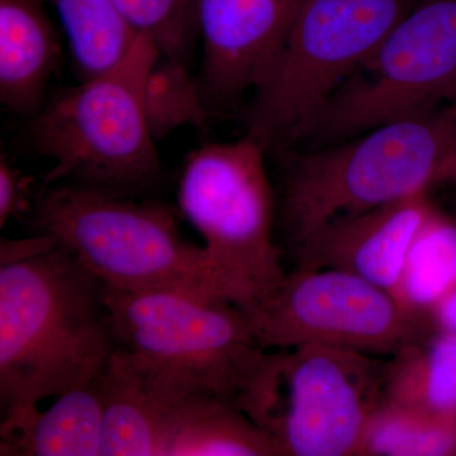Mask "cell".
<instances>
[{"label": "cell", "mask_w": 456, "mask_h": 456, "mask_svg": "<svg viewBox=\"0 0 456 456\" xmlns=\"http://www.w3.org/2000/svg\"><path fill=\"white\" fill-rule=\"evenodd\" d=\"M116 350L107 287L70 251L0 265V436L97 377Z\"/></svg>", "instance_id": "1"}, {"label": "cell", "mask_w": 456, "mask_h": 456, "mask_svg": "<svg viewBox=\"0 0 456 456\" xmlns=\"http://www.w3.org/2000/svg\"><path fill=\"white\" fill-rule=\"evenodd\" d=\"M455 134L456 107L450 102L350 140L273 156L283 259L327 228L428 191L440 182Z\"/></svg>", "instance_id": "2"}, {"label": "cell", "mask_w": 456, "mask_h": 456, "mask_svg": "<svg viewBox=\"0 0 456 456\" xmlns=\"http://www.w3.org/2000/svg\"><path fill=\"white\" fill-rule=\"evenodd\" d=\"M117 350L150 373L242 411L266 431L279 350L261 346L244 312L222 297L108 289Z\"/></svg>", "instance_id": "3"}, {"label": "cell", "mask_w": 456, "mask_h": 456, "mask_svg": "<svg viewBox=\"0 0 456 456\" xmlns=\"http://www.w3.org/2000/svg\"><path fill=\"white\" fill-rule=\"evenodd\" d=\"M160 50L141 33L121 64L66 89L35 114L29 141L53 161L42 187L70 184L139 198L160 184L163 165L146 108Z\"/></svg>", "instance_id": "4"}, {"label": "cell", "mask_w": 456, "mask_h": 456, "mask_svg": "<svg viewBox=\"0 0 456 456\" xmlns=\"http://www.w3.org/2000/svg\"><path fill=\"white\" fill-rule=\"evenodd\" d=\"M108 289L182 290L233 302L203 246L188 242L175 216L154 200L57 184L41 187L28 216Z\"/></svg>", "instance_id": "5"}, {"label": "cell", "mask_w": 456, "mask_h": 456, "mask_svg": "<svg viewBox=\"0 0 456 456\" xmlns=\"http://www.w3.org/2000/svg\"><path fill=\"white\" fill-rule=\"evenodd\" d=\"M410 11L408 0H299L254 90L246 134L266 156L294 149L336 89Z\"/></svg>", "instance_id": "6"}, {"label": "cell", "mask_w": 456, "mask_h": 456, "mask_svg": "<svg viewBox=\"0 0 456 456\" xmlns=\"http://www.w3.org/2000/svg\"><path fill=\"white\" fill-rule=\"evenodd\" d=\"M263 147L248 134L188 156L178 204L203 239L233 303L246 308L272 293L287 270L277 241V198Z\"/></svg>", "instance_id": "7"}, {"label": "cell", "mask_w": 456, "mask_h": 456, "mask_svg": "<svg viewBox=\"0 0 456 456\" xmlns=\"http://www.w3.org/2000/svg\"><path fill=\"white\" fill-rule=\"evenodd\" d=\"M455 90L456 0H428L354 69L292 150L332 145L430 112Z\"/></svg>", "instance_id": "8"}, {"label": "cell", "mask_w": 456, "mask_h": 456, "mask_svg": "<svg viewBox=\"0 0 456 456\" xmlns=\"http://www.w3.org/2000/svg\"><path fill=\"white\" fill-rule=\"evenodd\" d=\"M241 311L268 350L322 344L391 358L435 334L392 293L336 269L287 272L272 293Z\"/></svg>", "instance_id": "9"}, {"label": "cell", "mask_w": 456, "mask_h": 456, "mask_svg": "<svg viewBox=\"0 0 456 456\" xmlns=\"http://www.w3.org/2000/svg\"><path fill=\"white\" fill-rule=\"evenodd\" d=\"M386 368L379 356L332 345L279 350L266 426L279 456L359 455L384 398Z\"/></svg>", "instance_id": "10"}, {"label": "cell", "mask_w": 456, "mask_h": 456, "mask_svg": "<svg viewBox=\"0 0 456 456\" xmlns=\"http://www.w3.org/2000/svg\"><path fill=\"white\" fill-rule=\"evenodd\" d=\"M299 0H196L202 38L197 80L207 110H224L259 86Z\"/></svg>", "instance_id": "11"}, {"label": "cell", "mask_w": 456, "mask_h": 456, "mask_svg": "<svg viewBox=\"0 0 456 456\" xmlns=\"http://www.w3.org/2000/svg\"><path fill=\"white\" fill-rule=\"evenodd\" d=\"M428 191L327 228L293 255V269H336L395 294L408 250L435 211Z\"/></svg>", "instance_id": "12"}, {"label": "cell", "mask_w": 456, "mask_h": 456, "mask_svg": "<svg viewBox=\"0 0 456 456\" xmlns=\"http://www.w3.org/2000/svg\"><path fill=\"white\" fill-rule=\"evenodd\" d=\"M104 388L102 456H167L183 419L211 399L147 373L117 350L104 369Z\"/></svg>", "instance_id": "13"}, {"label": "cell", "mask_w": 456, "mask_h": 456, "mask_svg": "<svg viewBox=\"0 0 456 456\" xmlns=\"http://www.w3.org/2000/svg\"><path fill=\"white\" fill-rule=\"evenodd\" d=\"M60 57L55 27L37 0H0V102L35 116Z\"/></svg>", "instance_id": "14"}, {"label": "cell", "mask_w": 456, "mask_h": 456, "mask_svg": "<svg viewBox=\"0 0 456 456\" xmlns=\"http://www.w3.org/2000/svg\"><path fill=\"white\" fill-rule=\"evenodd\" d=\"M104 369L89 382L57 395L46 411L38 410L17 430L2 436L0 455L102 456Z\"/></svg>", "instance_id": "15"}, {"label": "cell", "mask_w": 456, "mask_h": 456, "mask_svg": "<svg viewBox=\"0 0 456 456\" xmlns=\"http://www.w3.org/2000/svg\"><path fill=\"white\" fill-rule=\"evenodd\" d=\"M68 37L75 75L80 83L121 64L140 32L113 0H51Z\"/></svg>", "instance_id": "16"}, {"label": "cell", "mask_w": 456, "mask_h": 456, "mask_svg": "<svg viewBox=\"0 0 456 456\" xmlns=\"http://www.w3.org/2000/svg\"><path fill=\"white\" fill-rule=\"evenodd\" d=\"M383 399L431 412H456V334L435 332L391 356Z\"/></svg>", "instance_id": "17"}, {"label": "cell", "mask_w": 456, "mask_h": 456, "mask_svg": "<svg viewBox=\"0 0 456 456\" xmlns=\"http://www.w3.org/2000/svg\"><path fill=\"white\" fill-rule=\"evenodd\" d=\"M167 456H279L268 431L230 404L207 399L183 419Z\"/></svg>", "instance_id": "18"}, {"label": "cell", "mask_w": 456, "mask_h": 456, "mask_svg": "<svg viewBox=\"0 0 456 456\" xmlns=\"http://www.w3.org/2000/svg\"><path fill=\"white\" fill-rule=\"evenodd\" d=\"M455 283L456 222L435 209L413 239L393 296L428 321V312Z\"/></svg>", "instance_id": "19"}, {"label": "cell", "mask_w": 456, "mask_h": 456, "mask_svg": "<svg viewBox=\"0 0 456 456\" xmlns=\"http://www.w3.org/2000/svg\"><path fill=\"white\" fill-rule=\"evenodd\" d=\"M359 455L456 456V412H431L383 399Z\"/></svg>", "instance_id": "20"}, {"label": "cell", "mask_w": 456, "mask_h": 456, "mask_svg": "<svg viewBox=\"0 0 456 456\" xmlns=\"http://www.w3.org/2000/svg\"><path fill=\"white\" fill-rule=\"evenodd\" d=\"M137 32L149 36L163 59L188 68L198 31L196 0H113Z\"/></svg>", "instance_id": "21"}, {"label": "cell", "mask_w": 456, "mask_h": 456, "mask_svg": "<svg viewBox=\"0 0 456 456\" xmlns=\"http://www.w3.org/2000/svg\"><path fill=\"white\" fill-rule=\"evenodd\" d=\"M146 108L155 139L183 125H200L208 110L188 68L161 57L146 88Z\"/></svg>", "instance_id": "22"}, {"label": "cell", "mask_w": 456, "mask_h": 456, "mask_svg": "<svg viewBox=\"0 0 456 456\" xmlns=\"http://www.w3.org/2000/svg\"><path fill=\"white\" fill-rule=\"evenodd\" d=\"M36 194L31 178L9 163L7 156H0V227L12 217H28Z\"/></svg>", "instance_id": "23"}, {"label": "cell", "mask_w": 456, "mask_h": 456, "mask_svg": "<svg viewBox=\"0 0 456 456\" xmlns=\"http://www.w3.org/2000/svg\"><path fill=\"white\" fill-rule=\"evenodd\" d=\"M55 245V240L47 235H40V233L23 240L2 239L0 240V265L28 259L35 255L50 250Z\"/></svg>", "instance_id": "24"}, {"label": "cell", "mask_w": 456, "mask_h": 456, "mask_svg": "<svg viewBox=\"0 0 456 456\" xmlns=\"http://www.w3.org/2000/svg\"><path fill=\"white\" fill-rule=\"evenodd\" d=\"M428 321L434 332L456 334V283L428 312Z\"/></svg>", "instance_id": "25"}, {"label": "cell", "mask_w": 456, "mask_h": 456, "mask_svg": "<svg viewBox=\"0 0 456 456\" xmlns=\"http://www.w3.org/2000/svg\"><path fill=\"white\" fill-rule=\"evenodd\" d=\"M446 180L456 183V134L452 154H450L448 161L444 167L443 174H441L440 182H446Z\"/></svg>", "instance_id": "26"}, {"label": "cell", "mask_w": 456, "mask_h": 456, "mask_svg": "<svg viewBox=\"0 0 456 456\" xmlns=\"http://www.w3.org/2000/svg\"><path fill=\"white\" fill-rule=\"evenodd\" d=\"M450 102H452V103H454L455 107H456V90H455L454 95H452V101H450Z\"/></svg>", "instance_id": "27"}]
</instances>
